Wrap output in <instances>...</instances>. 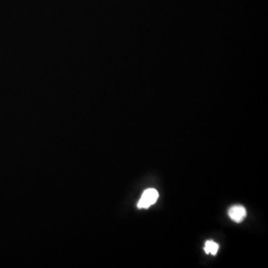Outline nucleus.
Masks as SVG:
<instances>
[{
    "label": "nucleus",
    "mask_w": 268,
    "mask_h": 268,
    "mask_svg": "<svg viewBox=\"0 0 268 268\" xmlns=\"http://www.w3.org/2000/svg\"><path fill=\"white\" fill-rule=\"evenodd\" d=\"M158 197H159V193L156 190L148 189L143 192L137 206L140 209H148L156 203Z\"/></svg>",
    "instance_id": "nucleus-1"
},
{
    "label": "nucleus",
    "mask_w": 268,
    "mask_h": 268,
    "mask_svg": "<svg viewBox=\"0 0 268 268\" xmlns=\"http://www.w3.org/2000/svg\"><path fill=\"white\" fill-rule=\"evenodd\" d=\"M228 214L232 221L235 223H241L247 216V211L244 206L236 205V206H232L229 209Z\"/></svg>",
    "instance_id": "nucleus-2"
},
{
    "label": "nucleus",
    "mask_w": 268,
    "mask_h": 268,
    "mask_svg": "<svg viewBox=\"0 0 268 268\" xmlns=\"http://www.w3.org/2000/svg\"><path fill=\"white\" fill-rule=\"evenodd\" d=\"M219 245L213 241H207L205 244L204 251L206 254H212L215 256L218 253Z\"/></svg>",
    "instance_id": "nucleus-3"
}]
</instances>
